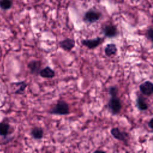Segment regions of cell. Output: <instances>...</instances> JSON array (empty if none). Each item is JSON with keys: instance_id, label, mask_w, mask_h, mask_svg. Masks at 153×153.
Masks as SVG:
<instances>
[{"instance_id": "cell-1", "label": "cell", "mask_w": 153, "mask_h": 153, "mask_svg": "<svg viewBox=\"0 0 153 153\" xmlns=\"http://www.w3.org/2000/svg\"><path fill=\"white\" fill-rule=\"evenodd\" d=\"M50 113L54 115H65L69 113V107L67 102L63 100L57 102L54 108L51 109Z\"/></svg>"}, {"instance_id": "cell-2", "label": "cell", "mask_w": 153, "mask_h": 153, "mask_svg": "<svg viewBox=\"0 0 153 153\" xmlns=\"http://www.w3.org/2000/svg\"><path fill=\"white\" fill-rule=\"evenodd\" d=\"M108 108L113 115L118 114L122 108L120 99L117 96H112L108 103Z\"/></svg>"}, {"instance_id": "cell-3", "label": "cell", "mask_w": 153, "mask_h": 153, "mask_svg": "<svg viewBox=\"0 0 153 153\" xmlns=\"http://www.w3.org/2000/svg\"><path fill=\"white\" fill-rule=\"evenodd\" d=\"M101 16L102 14L100 11L93 8H90L84 13L83 20L87 23L92 24L98 21L100 19Z\"/></svg>"}, {"instance_id": "cell-4", "label": "cell", "mask_w": 153, "mask_h": 153, "mask_svg": "<svg viewBox=\"0 0 153 153\" xmlns=\"http://www.w3.org/2000/svg\"><path fill=\"white\" fill-rule=\"evenodd\" d=\"M103 41V38L97 37L94 39H85L81 41V44L88 48L89 49H93L98 47Z\"/></svg>"}, {"instance_id": "cell-5", "label": "cell", "mask_w": 153, "mask_h": 153, "mask_svg": "<svg viewBox=\"0 0 153 153\" xmlns=\"http://www.w3.org/2000/svg\"><path fill=\"white\" fill-rule=\"evenodd\" d=\"M111 133L112 136L116 139L124 142L127 143V140L128 139V134L125 131H122L118 127L112 128L111 130Z\"/></svg>"}, {"instance_id": "cell-6", "label": "cell", "mask_w": 153, "mask_h": 153, "mask_svg": "<svg viewBox=\"0 0 153 153\" xmlns=\"http://www.w3.org/2000/svg\"><path fill=\"white\" fill-rule=\"evenodd\" d=\"M104 35L107 38H114L118 35V29L116 26L112 24L106 25L103 28Z\"/></svg>"}, {"instance_id": "cell-7", "label": "cell", "mask_w": 153, "mask_h": 153, "mask_svg": "<svg viewBox=\"0 0 153 153\" xmlns=\"http://www.w3.org/2000/svg\"><path fill=\"white\" fill-rule=\"evenodd\" d=\"M139 89L143 94L150 96L153 93V84L149 81H146L139 85Z\"/></svg>"}, {"instance_id": "cell-8", "label": "cell", "mask_w": 153, "mask_h": 153, "mask_svg": "<svg viewBox=\"0 0 153 153\" xmlns=\"http://www.w3.org/2000/svg\"><path fill=\"white\" fill-rule=\"evenodd\" d=\"M75 45V41L73 38H67L59 42V45L63 50L66 51H71Z\"/></svg>"}, {"instance_id": "cell-9", "label": "cell", "mask_w": 153, "mask_h": 153, "mask_svg": "<svg viewBox=\"0 0 153 153\" xmlns=\"http://www.w3.org/2000/svg\"><path fill=\"white\" fill-rule=\"evenodd\" d=\"M41 66V63L40 61L32 60L28 63L27 67L30 69V71L33 74H38L40 71Z\"/></svg>"}, {"instance_id": "cell-10", "label": "cell", "mask_w": 153, "mask_h": 153, "mask_svg": "<svg viewBox=\"0 0 153 153\" xmlns=\"http://www.w3.org/2000/svg\"><path fill=\"white\" fill-rule=\"evenodd\" d=\"M39 74L42 78H52L55 76V72L50 66H46L45 68L39 71Z\"/></svg>"}, {"instance_id": "cell-11", "label": "cell", "mask_w": 153, "mask_h": 153, "mask_svg": "<svg viewBox=\"0 0 153 153\" xmlns=\"http://www.w3.org/2000/svg\"><path fill=\"white\" fill-rule=\"evenodd\" d=\"M136 105H137L138 109L141 111H145L148 108L147 103L145 102L143 97H142L140 95L137 96L136 100Z\"/></svg>"}, {"instance_id": "cell-12", "label": "cell", "mask_w": 153, "mask_h": 153, "mask_svg": "<svg viewBox=\"0 0 153 153\" xmlns=\"http://www.w3.org/2000/svg\"><path fill=\"white\" fill-rule=\"evenodd\" d=\"M117 52V48L116 45L114 43L107 44L105 48V53L108 57L115 54Z\"/></svg>"}, {"instance_id": "cell-13", "label": "cell", "mask_w": 153, "mask_h": 153, "mask_svg": "<svg viewBox=\"0 0 153 153\" xmlns=\"http://www.w3.org/2000/svg\"><path fill=\"white\" fill-rule=\"evenodd\" d=\"M31 134L35 139H41L44 135V130L41 127H35L32 128L31 131Z\"/></svg>"}, {"instance_id": "cell-14", "label": "cell", "mask_w": 153, "mask_h": 153, "mask_svg": "<svg viewBox=\"0 0 153 153\" xmlns=\"http://www.w3.org/2000/svg\"><path fill=\"white\" fill-rule=\"evenodd\" d=\"M13 5L12 0H0V8L4 10H8Z\"/></svg>"}, {"instance_id": "cell-15", "label": "cell", "mask_w": 153, "mask_h": 153, "mask_svg": "<svg viewBox=\"0 0 153 153\" xmlns=\"http://www.w3.org/2000/svg\"><path fill=\"white\" fill-rule=\"evenodd\" d=\"M9 130V125L5 123H0V135L6 136Z\"/></svg>"}, {"instance_id": "cell-16", "label": "cell", "mask_w": 153, "mask_h": 153, "mask_svg": "<svg viewBox=\"0 0 153 153\" xmlns=\"http://www.w3.org/2000/svg\"><path fill=\"white\" fill-rule=\"evenodd\" d=\"M19 83V88L16 90L15 93L16 94H23L25 91V88H26L27 87V84L24 82V81H22V82H18Z\"/></svg>"}, {"instance_id": "cell-17", "label": "cell", "mask_w": 153, "mask_h": 153, "mask_svg": "<svg viewBox=\"0 0 153 153\" xmlns=\"http://www.w3.org/2000/svg\"><path fill=\"white\" fill-rule=\"evenodd\" d=\"M118 93V88L117 86H111L109 88V93L112 96H117Z\"/></svg>"}, {"instance_id": "cell-18", "label": "cell", "mask_w": 153, "mask_h": 153, "mask_svg": "<svg viewBox=\"0 0 153 153\" xmlns=\"http://www.w3.org/2000/svg\"><path fill=\"white\" fill-rule=\"evenodd\" d=\"M152 34H153V30L152 27H150L146 32V36L148 39H149L151 42H152Z\"/></svg>"}, {"instance_id": "cell-19", "label": "cell", "mask_w": 153, "mask_h": 153, "mask_svg": "<svg viewBox=\"0 0 153 153\" xmlns=\"http://www.w3.org/2000/svg\"><path fill=\"white\" fill-rule=\"evenodd\" d=\"M152 121H153V118H151L150 119V120L148 121V127L151 128V129H152Z\"/></svg>"}]
</instances>
